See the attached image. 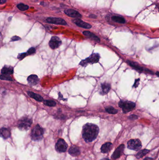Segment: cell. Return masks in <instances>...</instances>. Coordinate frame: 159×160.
<instances>
[{"label": "cell", "instance_id": "4316f807", "mask_svg": "<svg viewBox=\"0 0 159 160\" xmlns=\"http://www.w3.org/2000/svg\"><path fill=\"white\" fill-rule=\"evenodd\" d=\"M0 78L2 80L9 81H13V80L12 78L9 74H2L0 77Z\"/></svg>", "mask_w": 159, "mask_h": 160}, {"label": "cell", "instance_id": "52a82bcc", "mask_svg": "<svg viewBox=\"0 0 159 160\" xmlns=\"http://www.w3.org/2000/svg\"><path fill=\"white\" fill-rule=\"evenodd\" d=\"M67 147V144L66 143L65 140L62 139H60L58 140L55 146L56 150L60 153H63L66 152Z\"/></svg>", "mask_w": 159, "mask_h": 160}, {"label": "cell", "instance_id": "5b68a950", "mask_svg": "<svg viewBox=\"0 0 159 160\" xmlns=\"http://www.w3.org/2000/svg\"><path fill=\"white\" fill-rule=\"evenodd\" d=\"M100 59V56L98 54H93L90 55L87 59L82 60L79 64L83 67H85L88 64H94L98 62Z\"/></svg>", "mask_w": 159, "mask_h": 160}, {"label": "cell", "instance_id": "9c48e42d", "mask_svg": "<svg viewBox=\"0 0 159 160\" xmlns=\"http://www.w3.org/2000/svg\"><path fill=\"white\" fill-rule=\"evenodd\" d=\"M47 23H52L55 25H67V23L65 20L63 19L58 17H48L46 20Z\"/></svg>", "mask_w": 159, "mask_h": 160}, {"label": "cell", "instance_id": "7a4b0ae2", "mask_svg": "<svg viewBox=\"0 0 159 160\" xmlns=\"http://www.w3.org/2000/svg\"><path fill=\"white\" fill-rule=\"evenodd\" d=\"M44 130L39 125H36L32 129L31 133L32 140L37 141L41 140L43 138Z\"/></svg>", "mask_w": 159, "mask_h": 160}, {"label": "cell", "instance_id": "6da1fadb", "mask_svg": "<svg viewBox=\"0 0 159 160\" xmlns=\"http://www.w3.org/2000/svg\"><path fill=\"white\" fill-rule=\"evenodd\" d=\"M99 133V128L95 124L87 123L83 126L82 137L86 142H92L96 139Z\"/></svg>", "mask_w": 159, "mask_h": 160}, {"label": "cell", "instance_id": "603a6c76", "mask_svg": "<svg viewBox=\"0 0 159 160\" xmlns=\"http://www.w3.org/2000/svg\"><path fill=\"white\" fill-rule=\"evenodd\" d=\"M112 19L117 23H125V19L121 16H113L112 17Z\"/></svg>", "mask_w": 159, "mask_h": 160}, {"label": "cell", "instance_id": "f1b7e54d", "mask_svg": "<svg viewBox=\"0 0 159 160\" xmlns=\"http://www.w3.org/2000/svg\"><path fill=\"white\" fill-rule=\"evenodd\" d=\"M28 55H31L32 54H34L36 52V49L34 48H29V49L28 50L27 52Z\"/></svg>", "mask_w": 159, "mask_h": 160}, {"label": "cell", "instance_id": "cb8c5ba5", "mask_svg": "<svg viewBox=\"0 0 159 160\" xmlns=\"http://www.w3.org/2000/svg\"><path fill=\"white\" fill-rule=\"evenodd\" d=\"M44 104L45 105L49 107H54L56 105V102L50 100H45L44 101Z\"/></svg>", "mask_w": 159, "mask_h": 160}, {"label": "cell", "instance_id": "d6a6232c", "mask_svg": "<svg viewBox=\"0 0 159 160\" xmlns=\"http://www.w3.org/2000/svg\"><path fill=\"white\" fill-rule=\"evenodd\" d=\"M89 17H91V18H97V16L96 15H91L90 16H89Z\"/></svg>", "mask_w": 159, "mask_h": 160}, {"label": "cell", "instance_id": "5bb4252c", "mask_svg": "<svg viewBox=\"0 0 159 160\" xmlns=\"http://www.w3.org/2000/svg\"><path fill=\"white\" fill-rule=\"evenodd\" d=\"M69 153L72 156H77L80 155V151L79 147L73 145L69 148Z\"/></svg>", "mask_w": 159, "mask_h": 160}, {"label": "cell", "instance_id": "d4e9b609", "mask_svg": "<svg viewBox=\"0 0 159 160\" xmlns=\"http://www.w3.org/2000/svg\"><path fill=\"white\" fill-rule=\"evenodd\" d=\"M17 7L18 9L20 10L21 11H26L29 9V6H28L27 5L24 4L23 3H20V4L17 5Z\"/></svg>", "mask_w": 159, "mask_h": 160}, {"label": "cell", "instance_id": "f546056e", "mask_svg": "<svg viewBox=\"0 0 159 160\" xmlns=\"http://www.w3.org/2000/svg\"><path fill=\"white\" fill-rule=\"evenodd\" d=\"M21 38L18 36H14L11 38V41H15L20 40Z\"/></svg>", "mask_w": 159, "mask_h": 160}, {"label": "cell", "instance_id": "44dd1931", "mask_svg": "<svg viewBox=\"0 0 159 160\" xmlns=\"http://www.w3.org/2000/svg\"><path fill=\"white\" fill-rule=\"evenodd\" d=\"M150 150L148 149H145L143 150H141L139 151L138 153L136 155V157L138 159L142 158L145 156H146L147 153H148L149 152Z\"/></svg>", "mask_w": 159, "mask_h": 160}, {"label": "cell", "instance_id": "d6986e66", "mask_svg": "<svg viewBox=\"0 0 159 160\" xmlns=\"http://www.w3.org/2000/svg\"><path fill=\"white\" fill-rule=\"evenodd\" d=\"M27 93L30 97H31L35 100H36V101H37L41 102L43 101V97L40 95H38V94H36V93L31 92V91H28Z\"/></svg>", "mask_w": 159, "mask_h": 160}, {"label": "cell", "instance_id": "ffe728a7", "mask_svg": "<svg viewBox=\"0 0 159 160\" xmlns=\"http://www.w3.org/2000/svg\"><path fill=\"white\" fill-rule=\"evenodd\" d=\"M101 89H102L101 94L105 95V94H107L111 89L110 84L106 83V82L103 83L101 84Z\"/></svg>", "mask_w": 159, "mask_h": 160}, {"label": "cell", "instance_id": "7c38bea8", "mask_svg": "<svg viewBox=\"0 0 159 160\" xmlns=\"http://www.w3.org/2000/svg\"><path fill=\"white\" fill-rule=\"evenodd\" d=\"M73 23L79 27H82L85 29H90L92 28V25L88 23H86L81 20L80 19H75L73 20Z\"/></svg>", "mask_w": 159, "mask_h": 160}, {"label": "cell", "instance_id": "9a60e30c", "mask_svg": "<svg viewBox=\"0 0 159 160\" xmlns=\"http://www.w3.org/2000/svg\"><path fill=\"white\" fill-rule=\"evenodd\" d=\"M112 144L111 142H106L103 144L101 147V152L103 153H107L112 148Z\"/></svg>", "mask_w": 159, "mask_h": 160}, {"label": "cell", "instance_id": "7402d4cb", "mask_svg": "<svg viewBox=\"0 0 159 160\" xmlns=\"http://www.w3.org/2000/svg\"><path fill=\"white\" fill-rule=\"evenodd\" d=\"M1 135L2 136L4 139H7L10 136V132L8 129L2 128L1 129Z\"/></svg>", "mask_w": 159, "mask_h": 160}, {"label": "cell", "instance_id": "3957f363", "mask_svg": "<svg viewBox=\"0 0 159 160\" xmlns=\"http://www.w3.org/2000/svg\"><path fill=\"white\" fill-rule=\"evenodd\" d=\"M32 123L31 119L29 117H23L18 121V127L22 131H27L29 129Z\"/></svg>", "mask_w": 159, "mask_h": 160}, {"label": "cell", "instance_id": "8d00e7d4", "mask_svg": "<svg viewBox=\"0 0 159 160\" xmlns=\"http://www.w3.org/2000/svg\"><path fill=\"white\" fill-rule=\"evenodd\" d=\"M156 74L159 77V72H157L156 73Z\"/></svg>", "mask_w": 159, "mask_h": 160}, {"label": "cell", "instance_id": "8992f818", "mask_svg": "<svg viewBox=\"0 0 159 160\" xmlns=\"http://www.w3.org/2000/svg\"><path fill=\"white\" fill-rule=\"evenodd\" d=\"M142 147L141 142L139 139H132L128 142V148L133 151H139Z\"/></svg>", "mask_w": 159, "mask_h": 160}, {"label": "cell", "instance_id": "4dcf8cb0", "mask_svg": "<svg viewBox=\"0 0 159 160\" xmlns=\"http://www.w3.org/2000/svg\"><path fill=\"white\" fill-rule=\"evenodd\" d=\"M139 79H137L135 80V84H134V85H133V87H135V88H136L138 87V86L139 85Z\"/></svg>", "mask_w": 159, "mask_h": 160}, {"label": "cell", "instance_id": "277c9868", "mask_svg": "<svg viewBox=\"0 0 159 160\" xmlns=\"http://www.w3.org/2000/svg\"><path fill=\"white\" fill-rule=\"evenodd\" d=\"M119 107L122 109L123 112L126 113L130 112L135 108L136 104L132 102L120 101L119 102Z\"/></svg>", "mask_w": 159, "mask_h": 160}, {"label": "cell", "instance_id": "484cf974", "mask_svg": "<svg viewBox=\"0 0 159 160\" xmlns=\"http://www.w3.org/2000/svg\"><path fill=\"white\" fill-rule=\"evenodd\" d=\"M105 111L109 113L110 114H116L118 111L117 110L114 108L112 107H109L105 108Z\"/></svg>", "mask_w": 159, "mask_h": 160}, {"label": "cell", "instance_id": "1f68e13d", "mask_svg": "<svg viewBox=\"0 0 159 160\" xmlns=\"http://www.w3.org/2000/svg\"><path fill=\"white\" fill-rule=\"evenodd\" d=\"M129 118L131 120H136L138 118V116L135 115H132L129 116Z\"/></svg>", "mask_w": 159, "mask_h": 160}, {"label": "cell", "instance_id": "836d02e7", "mask_svg": "<svg viewBox=\"0 0 159 160\" xmlns=\"http://www.w3.org/2000/svg\"><path fill=\"white\" fill-rule=\"evenodd\" d=\"M6 2V0H0V3L1 4H3Z\"/></svg>", "mask_w": 159, "mask_h": 160}, {"label": "cell", "instance_id": "74e56055", "mask_svg": "<svg viewBox=\"0 0 159 160\" xmlns=\"http://www.w3.org/2000/svg\"><path fill=\"white\" fill-rule=\"evenodd\" d=\"M11 18H12V17H9V21H10V19H11Z\"/></svg>", "mask_w": 159, "mask_h": 160}, {"label": "cell", "instance_id": "4fadbf2b", "mask_svg": "<svg viewBox=\"0 0 159 160\" xmlns=\"http://www.w3.org/2000/svg\"><path fill=\"white\" fill-rule=\"evenodd\" d=\"M27 81L30 85L35 86L39 83V79L36 75L32 74L28 77Z\"/></svg>", "mask_w": 159, "mask_h": 160}, {"label": "cell", "instance_id": "2e32d148", "mask_svg": "<svg viewBox=\"0 0 159 160\" xmlns=\"http://www.w3.org/2000/svg\"><path fill=\"white\" fill-rule=\"evenodd\" d=\"M127 63L129 65L133 68V69H135V70H137V71H138L139 72H142L143 71L144 68H142L139 65L138 63H136L133 61H127Z\"/></svg>", "mask_w": 159, "mask_h": 160}, {"label": "cell", "instance_id": "ba28073f", "mask_svg": "<svg viewBox=\"0 0 159 160\" xmlns=\"http://www.w3.org/2000/svg\"><path fill=\"white\" fill-rule=\"evenodd\" d=\"M61 44L62 41L60 39L56 36H53L52 37L49 43L50 48L52 49H56L59 48Z\"/></svg>", "mask_w": 159, "mask_h": 160}, {"label": "cell", "instance_id": "e575fe53", "mask_svg": "<svg viewBox=\"0 0 159 160\" xmlns=\"http://www.w3.org/2000/svg\"><path fill=\"white\" fill-rule=\"evenodd\" d=\"M154 159L152 158H151V157H146V158L144 159V160H153Z\"/></svg>", "mask_w": 159, "mask_h": 160}, {"label": "cell", "instance_id": "30bf717a", "mask_svg": "<svg viewBox=\"0 0 159 160\" xmlns=\"http://www.w3.org/2000/svg\"><path fill=\"white\" fill-rule=\"evenodd\" d=\"M125 149V146L124 144H121L118 147L112 156V158L113 160H115L119 158L123 153Z\"/></svg>", "mask_w": 159, "mask_h": 160}, {"label": "cell", "instance_id": "ac0fdd59", "mask_svg": "<svg viewBox=\"0 0 159 160\" xmlns=\"http://www.w3.org/2000/svg\"><path fill=\"white\" fill-rule=\"evenodd\" d=\"M83 33L84 35H85V36L89 38H92V39L94 40L97 42H100V40L99 38L91 32L89 31H84L83 32Z\"/></svg>", "mask_w": 159, "mask_h": 160}, {"label": "cell", "instance_id": "83f0119b", "mask_svg": "<svg viewBox=\"0 0 159 160\" xmlns=\"http://www.w3.org/2000/svg\"><path fill=\"white\" fill-rule=\"evenodd\" d=\"M28 55H29L27 52H24V53H22L20 54H19L17 56V58L19 59L20 60H22L23 59H24L25 57L26 56H27Z\"/></svg>", "mask_w": 159, "mask_h": 160}, {"label": "cell", "instance_id": "8fae6325", "mask_svg": "<svg viewBox=\"0 0 159 160\" xmlns=\"http://www.w3.org/2000/svg\"><path fill=\"white\" fill-rule=\"evenodd\" d=\"M65 13L67 15L69 16L72 18H75L77 19H79L82 17V15L79 13V12L75 10L72 9H66L65 10Z\"/></svg>", "mask_w": 159, "mask_h": 160}, {"label": "cell", "instance_id": "d590c367", "mask_svg": "<svg viewBox=\"0 0 159 160\" xmlns=\"http://www.w3.org/2000/svg\"><path fill=\"white\" fill-rule=\"evenodd\" d=\"M110 160V159H109L108 158H103V159H101V160Z\"/></svg>", "mask_w": 159, "mask_h": 160}, {"label": "cell", "instance_id": "e0dca14e", "mask_svg": "<svg viewBox=\"0 0 159 160\" xmlns=\"http://www.w3.org/2000/svg\"><path fill=\"white\" fill-rule=\"evenodd\" d=\"M14 72L13 68L11 66H5L1 70L2 74H13Z\"/></svg>", "mask_w": 159, "mask_h": 160}]
</instances>
